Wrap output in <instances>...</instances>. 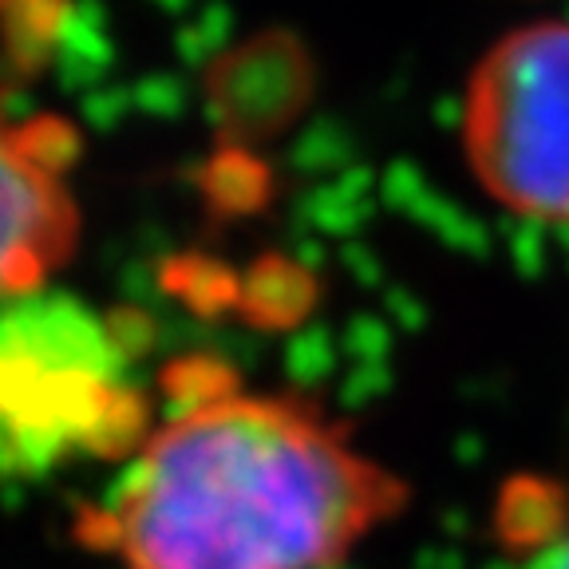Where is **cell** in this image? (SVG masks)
Listing matches in <instances>:
<instances>
[{
  "mask_svg": "<svg viewBox=\"0 0 569 569\" xmlns=\"http://www.w3.org/2000/svg\"><path fill=\"white\" fill-rule=\"evenodd\" d=\"M154 388L151 431L71 522L116 569H340L411 507L408 479L301 391L213 356Z\"/></svg>",
  "mask_w": 569,
  "mask_h": 569,
  "instance_id": "obj_1",
  "label": "cell"
},
{
  "mask_svg": "<svg viewBox=\"0 0 569 569\" xmlns=\"http://www.w3.org/2000/svg\"><path fill=\"white\" fill-rule=\"evenodd\" d=\"M154 411L159 388H142L131 340L96 309L36 293L0 312V475L123 467Z\"/></svg>",
  "mask_w": 569,
  "mask_h": 569,
  "instance_id": "obj_2",
  "label": "cell"
},
{
  "mask_svg": "<svg viewBox=\"0 0 569 569\" xmlns=\"http://www.w3.org/2000/svg\"><path fill=\"white\" fill-rule=\"evenodd\" d=\"M479 187L526 222L569 226V20L502 36L479 60L462 107Z\"/></svg>",
  "mask_w": 569,
  "mask_h": 569,
  "instance_id": "obj_3",
  "label": "cell"
},
{
  "mask_svg": "<svg viewBox=\"0 0 569 569\" xmlns=\"http://www.w3.org/2000/svg\"><path fill=\"white\" fill-rule=\"evenodd\" d=\"M76 134L48 116H12L0 99V312L36 293L80 246L71 190Z\"/></svg>",
  "mask_w": 569,
  "mask_h": 569,
  "instance_id": "obj_4",
  "label": "cell"
},
{
  "mask_svg": "<svg viewBox=\"0 0 569 569\" xmlns=\"http://www.w3.org/2000/svg\"><path fill=\"white\" fill-rule=\"evenodd\" d=\"M522 569H569V530L558 533V538H546V542L522 561Z\"/></svg>",
  "mask_w": 569,
  "mask_h": 569,
  "instance_id": "obj_5",
  "label": "cell"
}]
</instances>
